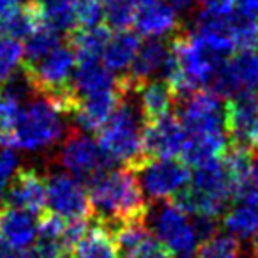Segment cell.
<instances>
[{
  "label": "cell",
  "mask_w": 258,
  "mask_h": 258,
  "mask_svg": "<svg viewBox=\"0 0 258 258\" xmlns=\"http://www.w3.org/2000/svg\"><path fill=\"white\" fill-rule=\"evenodd\" d=\"M89 187L90 218L115 235L124 223L144 219L147 202L137 177L129 166H110L85 184Z\"/></svg>",
  "instance_id": "6da1fadb"
},
{
  "label": "cell",
  "mask_w": 258,
  "mask_h": 258,
  "mask_svg": "<svg viewBox=\"0 0 258 258\" xmlns=\"http://www.w3.org/2000/svg\"><path fill=\"white\" fill-rule=\"evenodd\" d=\"M62 113L53 101L37 94L20 106L11 127L0 133V145L27 152L55 147L64 131Z\"/></svg>",
  "instance_id": "7a4b0ae2"
},
{
  "label": "cell",
  "mask_w": 258,
  "mask_h": 258,
  "mask_svg": "<svg viewBox=\"0 0 258 258\" xmlns=\"http://www.w3.org/2000/svg\"><path fill=\"white\" fill-rule=\"evenodd\" d=\"M125 94L118 106L97 131V144L104 158L113 166H129L137 170L147 159L144 151V117Z\"/></svg>",
  "instance_id": "3957f363"
},
{
  "label": "cell",
  "mask_w": 258,
  "mask_h": 258,
  "mask_svg": "<svg viewBox=\"0 0 258 258\" xmlns=\"http://www.w3.org/2000/svg\"><path fill=\"white\" fill-rule=\"evenodd\" d=\"M186 187L179 191L172 202L187 216H205L219 219L235 198V189L226 173L221 158L195 166Z\"/></svg>",
  "instance_id": "277c9868"
},
{
  "label": "cell",
  "mask_w": 258,
  "mask_h": 258,
  "mask_svg": "<svg viewBox=\"0 0 258 258\" xmlns=\"http://www.w3.org/2000/svg\"><path fill=\"white\" fill-rule=\"evenodd\" d=\"M145 223L149 230L156 235L159 242H163L175 258H191L197 246L200 244L193 223H189L187 214L173 202H165L151 211L147 209Z\"/></svg>",
  "instance_id": "5b68a950"
},
{
  "label": "cell",
  "mask_w": 258,
  "mask_h": 258,
  "mask_svg": "<svg viewBox=\"0 0 258 258\" xmlns=\"http://www.w3.org/2000/svg\"><path fill=\"white\" fill-rule=\"evenodd\" d=\"M57 161L66 172L71 173L83 184L92 180L103 170L113 166L104 158L99 144L87 131L76 125L69 127L68 135L62 140Z\"/></svg>",
  "instance_id": "8992f818"
},
{
  "label": "cell",
  "mask_w": 258,
  "mask_h": 258,
  "mask_svg": "<svg viewBox=\"0 0 258 258\" xmlns=\"http://www.w3.org/2000/svg\"><path fill=\"white\" fill-rule=\"evenodd\" d=\"M137 177L145 198L161 202L186 187L191 173L186 163L177 158H147L137 168Z\"/></svg>",
  "instance_id": "52a82bcc"
},
{
  "label": "cell",
  "mask_w": 258,
  "mask_h": 258,
  "mask_svg": "<svg viewBox=\"0 0 258 258\" xmlns=\"http://www.w3.org/2000/svg\"><path fill=\"white\" fill-rule=\"evenodd\" d=\"M207 89H211L219 97H230L240 92H256L258 51L249 48L226 57Z\"/></svg>",
  "instance_id": "ba28073f"
},
{
  "label": "cell",
  "mask_w": 258,
  "mask_h": 258,
  "mask_svg": "<svg viewBox=\"0 0 258 258\" xmlns=\"http://www.w3.org/2000/svg\"><path fill=\"white\" fill-rule=\"evenodd\" d=\"M46 207L62 219L90 218V200L83 182L66 172L46 177Z\"/></svg>",
  "instance_id": "9c48e42d"
},
{
  "label": "cell",
  "mask_w": 258,
  "mask_h": 258,
  "mask_svg": "<svg viewBox=\"0 0 258 258\" xmlns=\"http://www.w3.org/2000/svg\"><path fill=\"white\" fill-rule=\"evenodd\" d=\"M223 122L230 144L258 149V96L240 92L226 97L223 104Z\"/></svg>",
  "instance_id": "30bf717a"
},
{
  "label": "cell",
  "mask_w": 258,
  "mask_h": 258,
  "mask_svg": "<svg viewBox=\"0 0 258 258\" xmlns=\"http://www.w3.org/2000/svg\"><path fill=\"white\" fill-rule=\"evenodd\" d=\"M186 144V131L179 117L168 113L144 124V151L147 158H179Z\"/></svg>",
  "instance_id": "8fae6325"
},
{
  "label": "cell",
  "mask_w": 258,
  "mask_h": 258,
  "mask_svg": "<svg viewBox=\"0 0 258 258\" xmlns=\"http://www.w3.org/2000/svg\"><path fill=\"white\" fill-rule=\"evenodd\" d=\"M6 207H16L32 212L39 218L46 207V177L37 168L20 166L6 191Z\"/></svg>",
  "instance_id": "7c38bea8"
},
{
  "label": "cell",
  "mask_w": 258,
  "mask_h": 258,
  "mask_svg": "<svg viewBox=\"0 0 258 258\" xmlns=\"http://www.w3.org/2000/svg\"><path fill=\"white\" fill-rule=\"evenodd\" d=\"M133 25L144 37H168L177 34L182 25L179 11L165 0H138Z\"/></svg>",
  "instance_id": "4fadbf2b"
},
{
  "label": "cell",
  "mask_w": 258,
  "mask_h": 258,
  "mask_svg": "<svg viewBox=\"0 0 258 258\" xmlns=\"http://www.w3.org/2000/svg\"><path fill=\"white\" fill-rule=\"evenodd\" d=\"M124 96L125 94L120 89H113L78 97L75 108L71 110L76 127L83 129L87 133H97L104 122L110 118V115L115 111V108L118 106Z\"/></svg>",
  "instance_id": "5bb4252c"
},
{
  "label": "cell",
  "mask_w": 258,
  "mask_h": 258,
  "mask_svg": "<svg viewBox=\"0 0 258 258\" xmlns=\"http://www.w3.org/2000/svg\"><path fill=\"white\" fill-rule=\"evenodd\" d=\"M223 225L239 240L249 239L258 226V189L244 187L223 214Z\"/></svg>",
  "instance_id": "9a60e30c"
},
{
  "label": "cell",
  "mask_w": 258,
  "mask_h": 258,
  "mask_svg": "<svg viewBox=\"0 0 258 258\" xmlns=\"http://www.w3.org/2000/svg\"><path fill=\"white\" fill-rule=\"evenodd\" d=\"M0 233L15 251H27L37 237V216L16 207L0 211Z\"/></svg>",
  "instance_id": "2e32d148"
},
{
  "label": "cell",
  "mask_w": 258,
  "mask_h": 258,
  "mask_svg": "<svg viewBox=\"0 0 258 258\" xmlns=\"http://www.w3.org/2000/svg\"><path fill=\"white\" fill-rule=\"evenodd\" d=\"M120 89L118 76L103 66L99 60L76 62L71 76V90L75 97H83L89 94L104 92V90Z\"/></svg>",
  "instance_id": "e0dca14e"
},
{
  "label": "cell",
  "mask_w": 258,
  "mask_h": 258,
  "mask_svg": "<svg viewBox=\"0 0 258 258\" xmlns=\"http://www.w3.org/2000/svg\"><path fill=\"white\" fill-rule=\"evenodd\" d=\"M135 94H138V108L145 122L172 113V108L175 106V94L165 80H149L142 83Z\"/></svg>",
  "instance_id": "ac0fdd59"
},
{
  "label": "cell",
  "mask_w": 258,
  "mask_h": 258,
  "mask_svg": "<svg viewBox=\"0 0 258 258\" xmlns=\"http://www.w3.org/2000/svg\"><path fill=\"white\" fill-rule=\"evenodd\" d=\"M87 232L76 240L69 251V258H118L115 237L101 223L90 218Z\"/></svg>",
  "instance_id": "d6986e66"
},
{
  "label": "cell",
  "mask_w": 258,
  "mask_h": 258,
  "mask_svg": "<svg viewBox=\"0 0 258 258\" xmlns=\"http://www.w3.org/2000/svg\"><path fill=\"white\" fill-rule=\"evenodd\" d=\"M140 37L138 34L131 32V30H117L115 36H110L106 46L103 50V66L110 69L113 75L117 73H124L129 69V66L133 64L135 57L140 48Z\"/></svg>",
  "instance_id": "ffe728a7"
},
{
  "label": "cell",
  "mask_w": 258,
  "mask_h": 258,
  "mask_svg": "<svg viewBox=\"0 0 258 258\" xmlns=\"http://www.w3.org/2000/svg\"><path fill=\"white\" fill-rule=\"evenodd\" d=\"M110 36V27L101 25V23L92 27H78V29L71 30L69 44L75 51L76 62L99 60Z\"/></svg>",
  "instance_id": "44dd1931"
},
{
  "label": "cell",
  "mask_w": 258,
  "mask_h": 258,
  "mask_svg": "<svg viewBox=\"0 0 258 258\" xmlns=\"http://www.w3.org/2000/svg\"><path fill=\"white\" fill-rule=\"evenodd\" d=\"M39 18L57 32H71L76 29L73 0H36Z\"/></svg>",
  "instance_id": "7402d4cb"
},
{
  "label": "cell",
  "mask_w": 258,
  "mask_h": 258,
  "mask_svg": "<svg viewBox=\"0 0 258 258\" xmlns=\"http://www.w3.org/2000/svg\"><path fill=\"white\" fill-rule=\"evenodd\" d=\"M41 23L39 11H37L36 0H30L27 4H22L16 11H13L4 20H0V32L4 36L23 39L27 37L37 25Z\"/></svg>",
  "instance_id": "603a6c76"
},
{
  "label": "cell",
  "mask_w": 258,
  "mask_h": 258,
  "mask_svg": "<svg viewBox=\"0 0 258 258\" xmlns=\"http://www.w3.org/2000/svg\"><path fill=\"white\" fill-rule=\"evenodd\" d=\"M25 46H23V62L30 64V62L39 60L46 53H50L53 48H57L62 43L60 32L51 29L50 25L41 22L29 36L25 37Z\"/></svg>",
  "instance_id": "cb8c5ba5"
},
{
  "label": "cell",
  "mask_w": 258,
  "mask_h": 258,
  "mask_svg": "<svg viewBox=\"0 0 258 258\" xmlns=\"http://www.w3.org/2000/svg\"><path fill=\"white\" fill-rule=\"evenodd\" d=\"M240 244L232 233L216 232L209 239L202 240L191 258H239Z\"/></svg>",
  "instance_id": "d4e9b609"
},
{
  "label": "cell",
  "mask_w": 258,
  "mask_h": 258,
  "mask_svg": "<svg viewBox=\"0 0 258 258\" xmlns=\"http://www.w3.org/2000/svg\"><path fill=\"white\" fill-rule=\"evenodd\" d=\"M103 20L110 29L124 30L133 25L138 0H101Z\"/></svg>",
  "instance_id": "484cf974"
},
{
  "label": "cell",
  "mask_w": 258,
  "mask_h": 258,
  "mask_svg": "<svg viewBox=\"0 0 258 258\" xmlns=\"http://www.w3.org/2000/svg\"><path fill=\"white\" fill-rule=\"evenodd\" d=\"M23 62V46L20 39L0 32V85L20 68Z\"/></svg>",
  "instance_id": "4316f807"
},
{
  "label": "cell",
  "mask_w": 258,
  "mask_h": 258,
  "mask_svg": "<svg viewBox=\"0 0 258 258\" xmlns=\"http://www.w3.org/2000/svg\"><path fill=\"white\" fill-rule=\"evenodd\" d=\"M118 258H175L170 249L163 242H159L152 232H149L138 244H135L131 249L118 254Z\"/></svg>",
  "instance_id": "83f0119b"
},
{
  "label": "cell",
  "mask_w": 258,
  "mask_h": 258,
  "mask_svg": "<svg viewBox=\"0 0 258 258\" xmlns=\"http://www.w3.org/2000/svg\"><path fill=\"white\" fill-rule=\"evenodd\" d=\"M20 168V158L15 149H0V211L6 207V191L11 182L13 175Z\"/></svg>",
  "instance_id": "f1b7e54d"
},
{
  "label": "cell",
  "mask_w": 258,
  "mask_h": 258,
  "mask_svg": "<svg viewBox=\"0 0 258 258\" xmlns=\"http://www.w3.org/2000/svg\"><path fill=\"white\" fill-rule=\"evenodd\" d=\"M76 25L92 27L103 20V4L101 0H73Z\"/></svg>",
  "instance_id": "f546056e"
},
{
  "label": "cell",
  "mask_w": 258,
  "mask_h": 258,
  "mask_svg": "<svg viewBox=\"0 0 258 258\" xmlns=\"http://www.w3.org/2000/svg\"><path fill=\"white\" fill-rule=\"evenodd\" d=\"M247 186L258 189V152H253L249 172H247Z\"/></svg>",
  "instance_id": "4dcf8cb0"
},
{
  "label": "cell",
  "mask_w": 258,
  "mask_h": 258,
  "mask_svg": "<svg viewBox=\"0 0 258 258\" xmlns=\"http://www.w3.org/2000/svg\"><path fill=\"white\" fill-rule=\"evenodd\" d=\"M22 6V0H0V20H4Z\"/></svg>",
  "instance_id": "1f68e13d"
},
{
  "label": "cell",
  "mask_w": 258,
  "mask_h": 258,
  "mask_svg": "<svg viewBox=\"0 0 258 258\" xmlns=\"http://www.w3.org/2000/svg\"><path fill=\"white\" fill-rule=\"evenodd\" d=\"M233 2H235L237 8L242 9V11L258 16V0H233Z\"/></svg>",
  "instance_id": "d6a6232c"
},
{
  "label": "cell",
  "mask_w": 258,
  "mask_h": 258,
  "mask_svg": "<svg viewBox=\"0 0 258 258\" xmlns=\"http://www.w3.org/2000/svg\"><path fill=\"white\" fill-rule=\"evenodd\" d=\"M16 254H18V251L13 249V247L6 242L2 233H0V258H16Z\"/></svg>",
  "instance_id": "836d02e7"
},
{
  "label": "cell",
  "mask_w": 258,
  "mask_h": 258,
  "mask_svg": "<svg viewBox=\"0 0 258 258\" xmlns=\"http://www.w3.org/2000/svg\"><path fill=\"white\" fill-rule=\"evenodd\" d=\"M251 237H253V242H251V254H253V258H258V226Z\"/></svg>",
  "instance_id": "e575fe53"
},
{
  "label": "cell",
  "mask_w": 258,
  "mask_h": 258,
  "mask_svg": "<svg viewBox=\"0 0 258 258\" xmlns=\"http://www.w3.org/2000/svg\"><path fill=\"white\" fill-rule=\"evenodd\" d=\"M195 2H204V0H187V4H189V6H193Z\"/></svg>",
  "instance_id": "d590c367"
},
{
  "label": "cell",
  "mask_w": 258,
  "mask_h": 258,
  "mask_svg": "<svg viewBox=\"0 0 258 258\" xmlns=\"http://www.w3.org/2000/svg\"><path fill=\"white\" fill-rule=\"evenodd\" d=\"M0 108H2V97H0Z\"/></svg>",
  "instance_id": "8d00e7d4"
},
{
  "label": "cell",
  "mask_w": 258,
  "mask_h": 258,
  "mask_svg": "<svg viewBox=\"0 0 258 258\" xmlns=\"http://www.w3.org/2000/svg\"><path fill=\"white\" fill-rule=\"evenodd\" d=\"M64 258H69V254H68V256H64Z\"/></svg>",
  "instance_id": "74e56055"
}]
</instances>
